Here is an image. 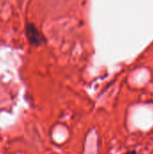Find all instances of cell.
<instances>
[{
	"label": "cell",
	"instance_id": "cell-1",
	"mask_svg": "<svg viewBox=\"0 0 153 154\" xmlns=\"http://www.w3.org/2000/svg\"><path fill=\"white\" fill-rule=\"evenodd\" d=\"M25 35L28 42L34 45L39 46L45 42V38L39 31V29L32 23H27L25 25Z\"/></svg>",
	"mask_w": 153,
	"mask_h": 154
},
{
	"label": "cell",
	"instance_id": "cell-2",
	"mask_svg": "<svg viewBox=\"0 0 153 154\" xmlns=\"http://www.w3.org/2000/svg\"><path fill=\"white\" fill-rule=\"evenodd\" d=\"M125 154H136L135 153V152H127V153Z\"/></svg>",
	"mask_w": 153,
	"mask_h": 154
}]
</instances>
